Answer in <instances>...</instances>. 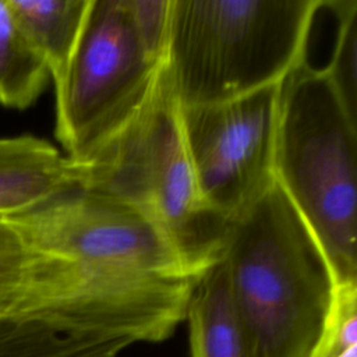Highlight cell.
I'll return each mask as SVG.
<instances>
[{"label":"cell","instance_id":"cell-1","mask_svg":"<svg viewBox=\"0 0 357 357\" xmlns=\"http://www.w3.org/2000/svg\"><path fill=\"white\" fill-rule=\"evenodd\" d=\"M220 259L250 357H311L336 282L276 180L229 222Z\"/></svg>","mask_w":357,"mask_h":357},{"label":"cell","instance_id":"cell-16","mask_svg":"<svg viewBox=\"0 0 357 357\" xmlns=\"http://www.w3.org/2000/svg\"><path fill=\"white\" fill-rule=\"evenodd\" d=\"M336 357H357V346L347 349L346 351H343L342 354H339Z\"/></svg>","mask_w":357,"mask_h":357},{"label":"cell","instance_id":"cell-14","mask_svg":"<svg viewBox=\"0 0 357 357\" xmlns=\"http://www.w3.org/2000/svg\"><path fill=\"white\" fill-rule=\"evenodd\" d=\"M357 346V283L336 284L311 357H336Z\"/></svg>","mask_w":357,"mask_h":357},{"label":"cell","instance_id":"cell-11","mask_svg":"<svg viewBox=\"0 0 357 357\" xmlns=\"http://www.w3.org/2000/svg\"><path fill=\"white\" fill-rule=\"evenodd\" d=\"M130 346L75 336L40 317H0V357H117Z\"/></svg>","mask_w":357,"mask_h":357},{"label":"cell","instance_id":"cell-3","mask_svg":"<svg viewBox=\"0 0 357 357\" xmlns=\"http://www.w3.org/2000/svg\"><path fill=\"white\" fill-rule=\"evenodd\" d=\"M325 0H172L166 67L181 107L271 85L305 57Z\"/></svg>","mask_w":357,"mask_h":357},{"label":"cell","instance_id":"cell-4","mask_svg":"<svg viewBox=\"0 0 357 357\" xmlns=\"http://www.w3.org/2000/svg\"><path fill=\"white\" fill-rule=\"evenodd\" d=\"M273 174L325 252L336 284L357 283V120L324 67L279 82Z\"/></svg>","mask_w":357,"mask_h":357},{"label":"cell","instance_id":"cell-9","mask_svg":"<svg viewBox=\"0 0 357 357\" xmlns=\"http://www.w3.org/2000/svg\"><path fill=\"white\" fill-rule=\"evenodd\" d=\"M184 321L188 324L190 357H250L220 258L198 279Z\"/></svg>","mask_w":357,"mask_h":357},{"label":"cell","instance_id":"cell-5","mask_svg":"<svg viewBox=\"0 0 357 357\" xmlns=\"http://www.w3.org/2000/svg\"><path fill=\"white\" fill-rule=\"evenodd\" d=\"M160 64L139 45L123 0H91L75 50L54 81V132L70 160L86 158L141 106Z\"/></svg>","mask_w":357,"mask_h":357},{"label":"cell","instance_id":"cell-8","mask_svg":"<svg viewBox=\"0 0 357 357\" xmlns=\"http://www.w3.org/2000/svg\"><path fill=\"white\" fill-rule=\"evenodd\" d=\"M77 187V169L50 142L0 138V218L24 213Z\"/></svg>","mask_w":357,"mask_h":357},{"label":"cell","instance_id":"cell-7","mask_svg":"<svg viewBox=\"0 0 357 357\" xmlns=\"http://www.w3.org/2000/svg\"><path fill=\"white\" fill-rule=\"evenodd\" d=\"M64 284L63 258L31 244L7 218H0V317L32 315L54 324Z\"/></svg>","mask_w":357,"mask_h":357},{"label":"cell","instance_id":"cell-6","mask_svg":"<svg viewBox=\"0 0 357 357\" xmlns=\"http://www.w3.org/2000/svg\"><path fill=\"white\" fill-rule=\"evenodd\" d=\"M278 86L181 107V126L205 205L230 222L275 180Z\"/></svg>","mask_w":357,"mask_h":357},{"label":"cell","instance_id":"cell-10","mask_svg":"<svg viewBox=\"0 0 357 357\" xmlns=\"http://www.w3.org/2000/svg\"><path fill=\"white\" fill-rule=\"evenodd\" d=\"M21 32L60 78L79 40L91 0H7Z\"/></svg>","mask_w":357,"mask_h":357},{"label":"cell","instance_id":"cell-12","mask_svg":"<svg viewBox=\"0 0 357 357\" xmlns=\"http://www.w3.org/2000/svg\"><path fill=\"white\" fill-rule=\"evenodd\" d=\"M49 70L21 32L7 0H0V105L25 110L49 81Z\"/></svg>","mask_w":357,"mask_h":357},{"label":"cell","instance_id":"cell-2","mask_svg":"<svg viewBox=\"0 0 357 357\" xmlns=\"http://www.w3.org/2000/svg\"><path fill=\"white\" fill-rule=\"evenodd\" d=\"M73 163L78 188L139 212L197 276L219 261L229 222L199 194L165 61L141 106L86 158Z\"/></svg>","mask_w":357,"mask_h":357},{"label":"cell","instance_id":"cell-13","mask_svg":"<svg viewBox=\"0 0 357 357\" xmlns=\"http://www.w3.org/2000/svg\"><path fill=\"white\" fill-rule=\"evenodd\" d=\"M328 7L339 24L332 57L324 70L344 107L357 120V1L328 0Z\"/></svg>","mask_w":357,"mask_h":357},{"label":"cell","instance_id":"cell-15","mask_svg":"<svg viewBox=\"0 0 357 357\" xmlns=\"http://www.w3.org/2000/svg\"><path fill=\"white\" fill-rule=\"evenodd\" d=\"M134 33L146 56L160 64L166 59L172 0H123Z\"/></svg>","mask_w":357,"mask_h":357}]
</instances>
